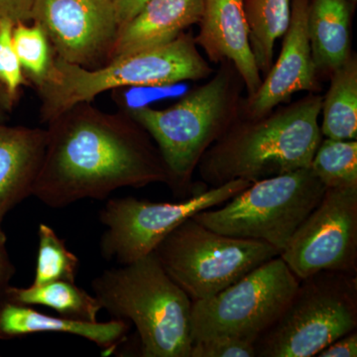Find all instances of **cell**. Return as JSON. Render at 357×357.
I'll return each instance as SVG.
<instances>
[{
	"label": "cell",
	"mask_w": 357,
	"mask_h": 357,
	"mask_svg": "<svg viewBox=\"0 0 357 357\" xmlns=\"http://www.w3.org/2000/svg\"><path fill=\"white\" fill-rule=\"evenodd\" d=\"M6 119V115H4L3 109H2L1 105H0V122H4Z\"/></svg>",
	"instance_id": "cell-32"
},
{
	"label": "cell",
	"mask_w": 357,
	"mask_h": 357,
	"mask_svg": "<svg viewBox=\"0 0 357 357\" xmlns=\"http://www.w3.org/2000/svg\"><path fill=\"white\" fill-rule=\"evenodd\" d=\"M252 183L234 180L208 191L195 192L178 203H156L133 197L112 199L100 213L107 227L100 239L105 260L128 264L153 252L181 223L195 215L227 203Z\"/></svg>",
	"instance_id": "cell-10"
},
{
	"label": "cell",
	"mask_w": 357,
	"mask_h": 357,
	"mask_svg": "<svg viewBox=\"0 0 357 357\" xmlns=\"http://www.w3.org/2000/svg\"><path fill=\"white\" fill-rule=\"evenodd\" d=\"M47 124L32 196L50 208L103 199L121 188L170 185L158 148L126 110L109 114L91 102L77 103Z\"/></svg>",
	"instance_id": "cell-1"
},
{
	"label": "cell",
	"mask_w": 357,
	"mask_h": 357,
	"mask_svg": "<svg viewBox=\"0 0 357 357\" xmlns=\"http://www.w3.org/2000/svg\"><path fill=\"white\" fill-rule=\"evenodd\" d=\"M31 21L58 58L88 69L109 62L119 30L114 0H34Z\"/></svg>",
	"instance_id": "cell-12"
},
{
	"label": "cell",
	"mask_w": 357,
	"mask_h": 357,
	"mask_svg": "<svg viewBox=\"0 0 357 357\" xmlns=\"http://www.w3.org/2000/svg\"><path fill=\"white\" fill-rule=\"evenodd\" d=\"M148 0H114L119 28L128 22Z\"/></svg>",
	"instance_id": "cell-29"
},
{
	"label": "cell",
	"mask_w": 357,
	"mask_h": 357,
	"mask_svg": "<svg viewBox=\"0 0 357 357\" xmlns=\"http://www.w3.org/2000/svg\"><path fill=\"white\" fill-rule=\"evenodd\" d=\"M310 0H291V16L280 55L255 95L243 98L239 116L257 119L288 102L296 93H316L319 77L312 61L307 16Z\"/></svg>",
	"instance_id": "cell-13"
},
{
	"label": "cell",
	"mask_w": 357,
	"mask_h": 357,
	"mask_svg": "<svg viewBox=\"0 0 357 357\" xmlns=\"http://www.w3.org/2000/svg\"><path fill=\"white\" fill-rule=\"evenodd\" d=\"M46 144V129L0 122V231L7 213L33 194Z\"/></svg>",
	"instance_id": "cell-16"
},
{
	"label": "cell",
	"mask_w": 357,
	"mask_h": 357,
	"mask_svg": "<svg viewBox=\"0 0 357 357\" xmlns=\"http://www.w3.org/2000/svg\"><path fill=\"white\" fill-rule=\"evenodd\" d=\"M204 0H148L119 30L109 60L163 46L199 24Z\"/></svg>",
	"instance_id": "cell-15"
},
{
	"label": "cell",
	"mask_w": 357,
	"mask_h": 357,
	"mask_svg": "<svg viewBox=\"0 0 357 357\" xmlns=\"http://www.w3.org/2000/svg\"><path fill=\"white\" fill-rule=\"evenodd\" d=\"M279 256L300 281L321 271L357 274V188L326 189Z\"/></svg>",
	"instance_id": "cell-11"
},
{
	"label": "cell",
	"mask_w": 357,
	"mask_h": 357,
	"mask_svg": "<svg viewBox=\"0 0 357 357\" xmlns=\"http://www.w3.org/2000/svg\"><path fill=\"white\" fill-rule=\"evenodd\" d=\"M3 292L7 297L21 304L48 307L62 318L86 323L98 321V314L102 310L95 296L89 295L75 282L55 281L27 288L7 285Z\"/></svg>",
	"instance_id": "cell-20"
},
{
	"label": "cell",
	"mask_w": 357,
	"mask_h": 357,
	"mask_svg": "<svg viewBox=\"0 0 357 357\" xmlns=\"http://www.w3.org/2000/svg\"><path fill=\"white\" fill-rule=\"evenodd\" d=\"M14 25L11 20H0V86L6 93L8 109L17 100L21 86L27 84L13 46Z\"/></svg>",
	"instance_id": "cell-25"
},
{
	"label": "cell",
	"mask_w": 357,
	"mask_h": 357,
	"mask_svg": "<svg viewBox=\"0 0 357 357\" xmlns=\"http://www.w3.org/2000/svg\"><path fill=\"white\" fill-rule=\"evenodd\" d=\"M319 357H356L357 333L356 331L337 338L323 351H319Z\"/></svg>",
	"instance_id": "cell-28"
},
{
	"label": "cell",
	"mask_w": 357,
	"mask_h": 357,
	"mask_svg": "<svg viewBox=\"0 0 357 357\" xmlns=\"http://www.w3.org/2000/svg\"><path fill=\"white\" fill-rule=\"evenodd\" d=\"M220 64L210 81L168 109H126L156 143L175 192H189L202 157L241 114L243 79L229 61Z\"/></svg>",
	"instance_id": "cell-3"
},
{
	"label": "cell",
	"mask_w": 357,
	"mask_h": 357,
	"mask_svg": "<svg viewBox=\"0 0 357 357\" xmlns=\"http://www.w3.org/2000/svg\"><path fill=\"white\" fill-rule=\"evenodd\" d=\"M349 0H310L307 30L318 77H331L351 57Z\"/></svg>",
	"instance_id": "cell-18"
},
{
	"label": "cell",
	"mask_w": 357,
	"mask_h": 357,
	"mask_svg": "<svg viewBox=\"0 0 357 357\" xmlns=\"http://www.w3.org/2000/svg\"><path fill=\"white\" fill-rule=\"evenodd\" d=\"M255 344L231 337H211L192 342L190 357H255Z\"/></svg>",
	"instance_id": "cell-26"
},
{
	"label": "cell",
	"mask_w": 357,
	"mask_h": 357,
	"mask_svg": "<svg viewBox=\"0 0 357 357\" xmlns=\"http://www.w3.org/2000/svg\"><path fill=\"white\" fill-rule=\"evenodd\" d=\"M323 96L310 93L257 119L239 116L202 157V180L211 187L234 180L255 183L310 168L323 139Z\"/></svg>",
	"instance_id": "cell-2"
},
{
	"label": "cell",
	"mask_w": 357,
	"mask_h": 357,
	"mask_svg": "<svg viewBox=\"0 0 357 357\" xmlns=\"http://www.w3.org/2000/svg\"><path fill=\"white\" fill-rule=\"evenodd\" d=\"M13 42L26 77L35 84H43L53 70L56 54L44 30L36 23L14 25Z\"/></svg>",
	"instance_id": "cell-23"
},
{
	"label": "cell",
	"mask_w": 357,
	"mask_h": 357,
	"mask_svg": "<svg viewBox=\"0 0 357 357\" xmlns=\"http://www.w3.org/2000/svg\"><path fill=\"white\" fill-rule=\"evenodd\" d=\"M34 0H0V20H8L14 24L31 21Z\"/></svg>",
	"instance_id": "cell-27"
},
{
	"label": "cell",
	"mask_w": 357,
	"mask_h": 357,
	"mask_svg": "<svg viewBox=\"0 0 357 357\" xmlns=\"http://www.w3.org/2000/svg\"><path fill=\"white\" fill-rule=\"evenodd\" d=\"M38 236L36 272L32 285L62 280L76 281L79 258L70 252L65 241L45 223H40Z\"/></svg>",
	"instance_id": "cell-24"
},
{
	"label": "cell",
	"mask_w": 357,
	"mask_h": 357,
	"mask_svg": "<svg viewBox=\"0 0 357 357\" xmlns=\"http://www.w3.org/2000/svg\"><path fill=\"white\" fill-rule=\"evenodd\" d=\"M6 236L3 230L0 231V290L8 285L14 273V267L6 250Z\"/></svg>",
	"instance_id": "cell-30"
},
{
	"label": "cell",
	"mask_w": 357,
	"mask_h": 357,
	"mask_svg": "<svg viewBox=\"0 0 357 357\" xmlns=\"http://www.w3.org/2000/svg\"><path fill=\"white\" fill-rule=\"evenodd\" d=\"M300 280L280 256L208 299L192 301V342L231 337L255 344L287 307Z\"/></svg>",
	"instance_id": "cell-9"
},
{
	"label": "cell",
	"mask_w": 357,
	"mask_h": 357,
	"mask_svg": "<svg viewBox=\"0 0 357 357\" xmlns=\"http://www.w3.org/2000/svg\"><path fill=\"white\" fill-rule=\"evenodd\" d=\"M326 190L311 168L300 169L252 183L222 208L192 218L218 234L270 244L281 255Z\"/></svg>",
	"instance_id": "cell-7"
},
{
	"label": "cell",
	"mask_w": 357,
	"mask_h": 357,
	"mask_svg": "<svg viewBox=\"0 0 357 357\" xmlns=\"http://www.w3.org/2000/svg\"><path fill=\"white\" fill-rule=\"evenodd\" d=\"M129 325L123 319L86 323L53 317L7 297L0 290V340H13L38 333H62L95 342L107 354L114 352L128 337Z\"/></svg>",
	"instance_id": "cell-17"
},
{
	"label": "cell",
	"mask_w": 357,
	"mask_h": 357,
	"mask_svg": "<svg viewBox=\"0 0 357 357\" xmlns=\"http://www.w3.org/2000/svg\"><path fill=\"white\" fill-rule=\"evenodd\" d=\"M91 287L102 310L135 326L141 356L190 357L192 301L154 252L107 270Z\"/></svg>",
	"instance_id": "cell-4"
},
{
	"label": "cell",
	"mask_w": 357,
	"mask_h": 357,
	"mask_svg": "<svg viewBox=\"0 0 357 357\" xmlns=\"http://www.w3.org/2000/svg\"><path fill=\"white\" fill-rule=\"evenodd\" d=\"M0 105L4 109H8L7 107V100L6 93H4L3 89L0 86Z\"/></svg>",
	"instance_id": "cell-31"
},
{
	"label": "cell",
	"mask_w": 357,
	"mask_h": 357,
	"mask_svg": "<svg viewBox=\"0 0 357 357\" xmlns=\"http://www.w3.org/2000/svg\"><path fill=\"white\" fill-rule=\"evenodd\" d=\"M357 328V274L321 271L300 281L278 319L258 338V357L317 356Z\"/></svg>",
	"instance_id": "cell-6"
},
{
	"label": "cell",
	"mask_w": 357,
	"mask_h": 357,
	"mask_svg": "<svg viewBox=\"0 0 357 357\" xmlns=\"http://www.w3.org/2000/svg\"><path fill=\"white\" fill-rule=\"evenodd\" d=\"M349 1H351V2H356V0H349Z\"/></svg>",
	"instance_id": "cell-33"
},
{
	"label": "cell",
	"mask_w": 357,
	"mask_h": 357,
	"mask_svg": "<svg viewBox=\"0 0 357 357\" xmlns=\"http://www.w3.org/2000/svg\"><path fill=\"white\" fill-rule=\"evenodd\" d=\"M153 252L192 301L208 299L280 255L270 244L218 234L192 217L169 234Z\"/></svg>",
	"instance_id": "cell-8"
},
{
	"label": "cell",
	"mask_w": 357,
	"mask_h": 357,
	"mask_svg": "<svg viewBox=\"0 0 357 357\" xmlns=\"http://www.w3.org/2000/svg\"><path fill=\"white\" fill-rule=\"evenodd\" d=\"M310 168L326 189L357 188V141L321 139Z\"/></svg>",
	"instance_id": "cell-22"
},
{
	"label": "cell",
	"mask_w": 357,
	"mask_h": 357,
	"mask_svg": "<svg viewBox=\"0 0 357 357\" xmlns=\"http://www.w3.org/2000/svg\"><path fill=\"white\" fill-rule=\"evenodd\" d=\"M249 41L260 74L266 75L274 63L277 40L287 30L291 0H243Z\"/></svg>",
	"instance_id": "cell-21"
},
{
	"label": "cell",
	"mask_w": 357,
	"mask_h": 357,
	"mask_svg": "<svg viewBox=\"0 0 357 357\" xmlns=\"http://www.w3.org/2000/svg\"><path fill=\"white\" fill-rule=\"evenodd\" d=\"M331 84L323 96L321 131L326 138L357 139V59L352 53L344 64L331 75Z\"/></svg>",
	"instance_id": "cell-19"
},
{
	"label": "cell",
	"mask_w": 357,
	"mask_h": 357,
	"mask_svg": "<svg viewBox=\"0 0 357 357\" xmlns=\"http://www.w3.org/2000/svg\"><path fill=\"white\" fill-rule=\"evenodd\" d=\"M197 46L213 63L229 61L248 91L255 95L262 83L255 54L249 41L248 23L243 0H204Z\"/></svg>",
	"instance_id": "cell-14"
},
{
	"label": "cell",
	"mask_w": 357,
	"mask_h": 357,
	"mask_svg": "<svg viewBox=\"0 0 357 357\" xmlns=\"http://www.w3.org/2000/svg\"><path fill=\"white\" fill-rule=\"evenodd\" d=\"M213 70L199 53L194 37L183 33L171 43L119 56L93 69L70 64L56 56L51 76L37 86L41 119H52L77 103L91 102L105 93L126 86H169L208 79Z\"/></svg>",
	"instance_id": "cell-5"
}]
</instances>
